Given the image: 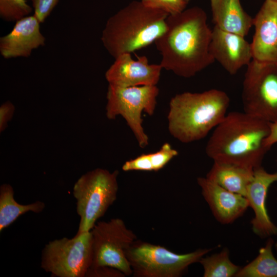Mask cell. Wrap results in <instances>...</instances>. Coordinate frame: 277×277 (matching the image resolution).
<instances>
[{
  "label": "cell",
  "instance_id": "obj_7",
  "mask_svg": "<svg viewBox=\"0 0 277 277\" xmlns=\"http://www.w3.org/2000/svg\"><path fill=\"white\" fill-rule=\"evenodd\" d=\"M159 89L156 86L120 87L109 84L106 114L109 120L122 116L130 128L141 148L148 144V137L143 127V112L152 115L156 105Z\"/></svg>",
  "mask_w": 277,
  "mask_h": 277
},
{
  "label": "cell",
  "instance_id": "obj_1",
  "mask_svg": "<svg viewBox=\"0 0 277 277\" xmlns=\"http://www.w3.org/2000/svg\"><path fill=\"white\" fill-rule=\"evenodd\" d=\"M205 11L194 6L169 15L164 32L154 43L161 55L163 69L189 78L212 64V30Z\"/></svg>",
  "mask_w": 277,
  "mask_h": 277
},
{
  "label": "cell",
  "instance_id": "obj_30",
  "mask_svg": "<svg viewBox=\"0 0 277 277\" xmlns=\"http://www.w3.org/2000/svg\"><path fill=\"white\" fill-rule=\"evenodd\" d=\"M275 247L276 250L277 251V242L275 244Z\"/></svg>",
  "mask_w": 277,
  "mask_h": 277
},
{
  "label": "cell",
  "instance_id": "obj_28",
  "mask_svg": "<svg viewBox=\"0 0 277 277\" xmlns=\"http://www.w3.org/2000/svg\"><path fill=\"white\" fill-rule=\"evenodd\" d=\"M277 143V123H270L269 134L266 139V144L271 148L273 145Z\"/></svg>",
  "mask_w": 277,
  "mask_h": 277
},
{
  "label": "cell",
  "instance_id": "obj_22",
  "mask_svg": "<svg viewBox=\"0 0 277 277\" xmlns=\"http://www.w3.org/2000/svg\"><path fill=\"white\" fill-rule=\"evenodd\" d=\"M199 262L203 267L204 277L235 276L241 268L230 261L226 248L219 253L202 257Z\"/></svg>",
  "mask_w": 277,
  "mask_h": 277
},
{
  "label": "cell",
  "instance_id": "obj_6",
  "mask_svg": "<svg viewBox=\"0 0 277 277\" xmlns=\"http://www.w3.org/2000/svg\"><path fill=\"white\" fill-rule=\"evenodd\" d=\"M211 251L200 249L178 254L167 248L148 242L135 240L126 252V257L136 277H179L188 267Z\"/></svg>",
  "mask_w": 277,
  "mask_h": 277
},
{
  "label": "cell",
  "instance_id": "obj_16",
  "mask_svg": "<svg viewBox=\"0 0 277 277\" xmlns=\"http://www.w3.org/2000/svg\"><path fill=\"white\" fill-rule=\"evenodd\" d=\"M40 22L33 15L16 21L12 30L0 38V53L5 58L29 57L32 51L44 46L45 37Z\"/></svg>",
  "mask_w": 277,
  "mask_h": 277
},
{
  "label": "cell",
  "instance_id": "obj_12",
  "mask_svg": "<svg viewBox=\"0 0 277 277\" xmlns=\"http://www.w3.org/2000/svg\"><path fill=\"white\" fill-rule=\"evenodd\" d=\"M209 49L214 61L231 75L235 74L253 60L251 44L244 36L216 26L212 29Z\"/></svg>",
  "mask_w": 277,
  "mask_h": 277
},
{
  "label": "cell",
  "instance_id": "obj_8",
  "mask_svg": "<svg viewBox=\"0 0 277 277\" xmlns=\"http://www.w3.org/2000/svg\"><path fill=\"white\" fill-rule=\"evenodd\" d=\"M242 100L244 112L277 123V63L252 60L244 75Z\"/></svg>",
  "mask_w": 277,
  "mask_h": 277
},
{
  "label": "cell",
  "instance_id": "obj_9",
  "mask_svg": "<svg viewBox=\"0 0 277 277\" xmlns=\"http://www.w3.org/2000/svg\"><path fill=\"white\" fill-rule=\"evenodd\" d=\"M92 262L90 231L49 242L42 250L41 266L56 277H85Z\"/></svg>",
  "mask_w": 277,
  "mask_h": 277
},
{
  "label": "cell",
  "instance_id": "obj_20",
  "mask_svg": "<svg viewBox=\"0 0 277 277\" xmlns=\"http://www.w3.org/2000/svg\"><path fill=\"white\" fill-rule=\"evenodd\" d=\"M177 155V151L170 144L165 143L155 152L142 154L126 161L122 169L124 171H158Z\"/></svg>",
  "mask_w": 277,
  "mask_h": 277
},
{
  "label": "cell",
  "instance_id": "obj_5",
  "mask_svg": "<svg viewBox=\"0 0 277 277\" xmlns=\"http://www.w3.org/2000/svg\"><path fill=\"white\" fill-rule=\"evenodd\" d=\"M118 171L97 168L82 175L75 182L73 195L76 200L80 223L76 234L90 231L117 197Z\"/></svg>",
  "mask_w": 277,
  "mask_h": 277
},
{
  "label": "cell",
  "instance_id": "obj_10",
  "mask_svg": "<svg viewBox=\"0 0 277 277\" xmlns=\"http://www.w3.org/2000/svg\"><path fill=\"white\" fill-rule=\"evenodd\" d=\"M91 233L92 262L90 267H109L119 270L125 276L132 275L126 252L136 236L124 222L114 218L97 222Z\"/></svg>",
  "mask_w": 277,
  "mask_h": 277
},
{
  "label": "cell",
  "instance_id": "obj_11",
  "mask_svg": "<svg viewBox=\"0 0 277 277\" xmlns=\"http://www.w3.org/2000/svg\"><path fill=\"white\" fill-rule=\"evenodd\" d=\"M114 59L105 75L109 84L127 87L156 86L159 83L163 68L160 64H149L146 56L135 60L127 53Z\"/></svg>",
  "mask_w": 277,
  "mask_h": 277
},
{
  "label": "cell",
  "instance_id": "obj_18",
  "mask_svg": "<svg viewBox=\"0 0 277 277\" xmlns=\"http://www.w3.org/2000/svg\"><path fill=\"white\" fill-rule=\"evenodd\" d=\"M254 169L241 165L213 161L206 177L231 192L246 196L253 178Z\"/></svg>",
  "mask_w": 277,
  "mask_h": 277
},
{
  "label": "cell",
  "instance_id": "obj_19",
  "mask_svg": "<svg viewBox=\"0 0 277 277\" xmlns=\"http://www.w3.org/2000/svg\"><path fill=\"white\" fill-rule=\"evenodd\" d=\"M13 187L8 184L0 186V231L12 224L21 215L28 212L39 213L43 211L45 204L37 201L23 205L18 203L14 198Z\"/></svg>",
  "mask_w": 277,
  "mask_h": 277
},
{
  "label": "cell",
  "instance_id": "obj_31",
  "mask_svg": "<svg viewBox=\"0 0 277 277\" xmlns=\"http://www.w3.org/2000/svg\"><path fill=\"white\" fill-rule=\"evenodd\" d=\"M274 1H277V0H274Z\"/></svg>",
  "mask_w": 277,
  "mask_h": 277
},
{
  "label": "cell",
  "instance_id": "obj_21",
  "mask_svg": "<svg viewBox=\"0 0 277 277\" xmlns=\"http://www.w3.org/2000/svg\"><path fill=\"white\" fill-rule=\"evenodd\" d=\"M273 241L268 240L259 250L258 255L250 263L241 268L236 277H277V260L272 248Z\"/></svg>",
  "mask_w": 277,
  "mask_h": 277
},
{
  "label": "cell",
  "instance_id": "obj_15",
  "mask_svg": "<svg viewBox=\"0 0 277 277\" xmlns=\"http://www.w3.org/2000/svg\"><path fill=\"white\" fill-rule=\"evenodd\" d=\"M197 182L213 215L222 224L233 222L249 207L245 196L228 191L206 177H199Z\"/></svg>",
  "mask_w": 277,
  "mask_h": 277
},
{
  "label": "cell",
  "instance_id": "obj_26",
  "mask_svg": "<svg viewBox=\"0 0 277 277\" xmlns=\"http://www.w3.org/2000/svg\"><path fill=\"white\" fill-rule=\"evenodd\" d=\"M125 275L119 270L109 267H90L85 277H123Z\"/></svg>",
  "mask_w": 277,
  "mask_h": 277
},
{
  "label": "cell",
  "instance_id": "obj_23",
  "mask_svg": "<svg viewBox=\"0 0 277 277\" xmlns=\"http://www.w3.org/2000/svg\"><path fill=\"white\" fill-rule=\"evenodd\" d=\"M32 10L26 0H0V16L6 21H17L28 16Z\"/></svg>",
  "mask_w": 277,
  "mask_h": 277
},
{
  "label": "cell",
  "instance_id": "obj_29",
  "mask_svg": "<svg viewBox=\"0 0 277 277\" xmlns=\"http://www.w3.org/2000/svg\"><path fill=\"white\" fill-rule=\"evenodd\" d=\"M186 3L188 4L190 0H184Z\"/></svg>",
  "mask_w": 277,
  "mask_h": 277
},
{
  "label": "cell",
  "instance_id": "obj_2",
  "mask_svg": "<svg viewBox=\"0 0 277 277\" xmlns=\"http://www.w3.org/2000/svg\"><path fill=\"white\" fill-rule=\"evenodd\" d=\"M270 123L245 112H231L214 129L206 153L213 161L253 169L261 166L271 148L266 144Z\"/></svg>",
  "mask_w": 277,
  "mask_h": 277
},
{
  "label": "cell",
  "instance_id": "obj_14",
  "mask_svg": "<svg viewBox=\"0 0 277 277\" xmlns=\"http://www.w3.org/2000/svg\"><path fill=\"white\" fill-rule=\"evenodd\" d=\"M277 182V172L269 173L261 166L254 169L253 178L248 185L246 197L254 211L251 221L253 232L264 238L277 234V226L271 221L266 207L268 190Z\"/></svg>",
  "mask_w": 277,
  "mask_h": 277
},
{
  "label": "cell",
  "instance_id": "obj_17",
  "mask_svg": "<svg viewBox=\"0 0 277 277\" xmlns=\"http://www.w3.org/2000/svg\"><path fill=\"white\" fill-rule=\"evenodd\" d=\"M214 26L245 37L253 26V18L243 8L240 0H210Z\"/></svg>",
  "mask_w": 277,
  "mask_h": 277
},
{
  "label": "cell",
  "instance_id": "obj_24",
  "mask_svg": "<svg viewBox=\"0 0 277 277\" xmlns=\"http://www.w3.org/2000/svg\"><path fill=\"white\" fill-rule=\"evenodd\" d=\"M140 1L146 7L164 11L169 15L183 11L188 4L184 0H140Z\"/></svg>",
  "mask_w": 277,
  "mask_h": 277
},
{
  "label": "cell",
  "instance_id": "obj_13",
  "mask_svg": "<svg viewBox=\"0 0 277 277\" xmlns=\"http://www.w3.org/2000/svg\"><path fill=\"white\" fill-rule=\"evenodd\" d=\"M253 60L277 63V1H265L253 18Z\"/></svg>",
  "mask_w": 277,
  "mask_h": 277
},
{
  "label": "cell",
  "instance_id": "obj_4",
  "mask_svg": "<svg viewBox=\"0 0 277 277\" xmlns=\"http://www.w3.org/2000/svg\"><path fill=\"white\" fill-rule=\"evenodd\" d=\"M169 14L133 1L107 20L101 41L114 58L131 53L152 43L164 32Z\"/></svg>",
  "mask_w": 277,
  "mask_h": 277
},
{
  "label": "cell",
  "instance_id": "obj_32",
  "mask_svg": "<svg viewBox=\"0 0 277 277\" xmlns=\"http://www.w3.org/2000/svg\"><path fill=\"white\" fill-rule=\"evenodd\" d=\"M276 161H277V159H276Z\"/></svg>",
  "mask_w": 277,
  "mask_h": 277
},
{
  "label": "cell",
  "instance_id": "obj_25",
  "mask_svg": "<svg viewBox=\"0 0 277 277\" xmlns=\"http://www.w3.org/2000/svg\"><path fill=\"white\" fill-rule=\"evenodd\" d=\"M31 1L34 8V15L41 23L44 22L58 2V0Z\"/></svg>",
  "mask_w": 277,
  "mask_h": 277
},
{
  "label": "cell",
  "instance_id": "obj_3",
  "mask_svg": "<svg viewBox=\"0 0 277 277\" xmlns=\"http://www.w3.org/2000/svg\"><path fill=\"white\" fill-rule=\"evenodd\" d=\"M230 102L228 94L216 89L176 94L167 115L170 134L183 143L203 139L225 118Z\"/></svg>",
  "mask_w": 277,
  "mask_h": 277
},
{
  "label": "cell",
  "instance_id": "obj_27",
  "mask_svg": "<svg viewBox=\"0 0 277 277\" xmlns=\"http://www.w3.org/2000/svg\"><path fill=\"white\" fill-rule=\"evenodd\" d=\"M15 111L14 105L9 101L4 103L0 107V132H3L8 122L13 117Z\"/></svg>",
  "mask_w": 277,
  "mask_h": 277
}]
</instances>
